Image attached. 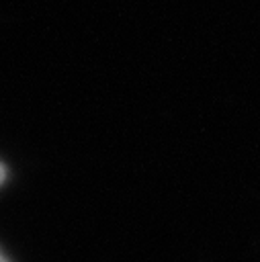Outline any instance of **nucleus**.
I'll use <instances>...</instances> for the list:
<instances>
[{"instance_id": "obj_1", "label": "nucleus", "mask_w": 260, "mask_h": 262, "mask_svg": "<svg viewBox=\"0 0 260 262\" xmlns=\"http://www.w3.org/2000/svg\"><path fill=\"white\" fill-rule=\"evenodd\" d=\"M4 176H6V170H4V166L0 164V184L4 182Z\"/></svg>"}, {"instance_id": "obj_2", "label": "nucleus", "mask_w": 260, "mask_h": 262, "mask_svg": "<svg viewBox=\"0 0 260 262\" xmlns=\"http://www.w3.org/2000/svg\"><path fill=\"white\" fill-rule=\"evenodd\" d=\"M0 262H8V260H6L4 256H2V252H0Z\"/></svg>"}]
</instances>
